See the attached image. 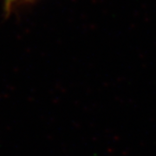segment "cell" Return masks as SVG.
Wrapping results in <instances>:
<instances>
[{
    "instance_id": "cell-1",
    "label": "cell",
    "mask_w": 156,
    "mask_h": 156,
    "mask_svg": "<svg viewBox=\"0 0 156 156\" xmlns=\"http://www.w3.org/2000/svg\"><path fill=\"white\" fill-rule=\"evenodd\" d=\"M31 0H4V5H5V11L6 13H11V10L15 7L24 2H28Z\"/></svg>"
}]
</instances>
